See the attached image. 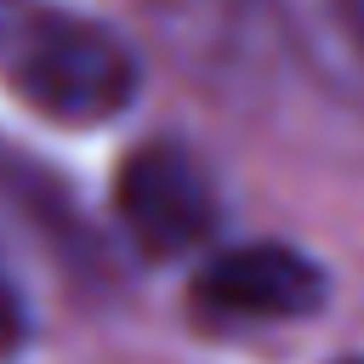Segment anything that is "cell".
Wrapping results in <instances>:
<instances>
[{"label":"cell","mask_w":364,"mask_h":364,"mask_svg":"<svg viewBox=\"0 0 364 364\" xmlns=\"http://www.w3.org/2000/svg\"><path fill=\"white\" fill-rule=\"evenodd\" d=\"M324 301V267L290 245H233L193 279L205 318H301Z\"/></svg>","instance_id":"obj_3"},{"label":"cell","mask_w":364,"mask_h":364,"mask_svg":"<svg viewBox=\"0 0 364 364\" xmlns=\"http://www.w3.org/2000/svg\"><path fill=\"white\" fill-rule=\"evenodd\" d=\"M353 364H364V358H353Z\"/></svg>","instance_id":"obj_7"},{"label":"cell","mask_w":364,"mask_h":364,"mask_svg":"<svg viewBox=\"0 0 364 364\" xmlns=\"http://www.w3.org/2000/svg\"><path fill=\"white\" fill-rule=\"evenodd\" d=\"M114 210H119L125 233L136 239V250L154 256V262H165V256L193 250L210 233L216 193H210L205 165L182 142H142L119 165Z\"/></svg>","instance_id":"obj_2"},{"label":"cell","mask_w":364,"mask_h":364,"mask_svg":"<svg viewBox=\"0 0 364 364\" xmlns=\"http://www.w3.org/2000/svg\"><path fill=\"white\" fill-rule=\"evenodd\" d=\"M159 6L176 17V34L188 28L193 40H199V34H222V28L233 34L239 17L250 11V0H159Z\"/></svg>","instance_id":"obj_5"},{"label":"cell","mask_w":364,"mask_h":364,"mask_svg":"<svg viewBox=\"0 0 364 364\" xmlns=\"http://www.w3.org/2000/svg\"><path fill=\"white\" fill-rule=\"evenodd\" d=\"M301 28H307V40L324 46L330 74H358L364 68V0H313Z\"/></svg>","instance_id":"obj_4"},{"label":"cell","mask_w":364,"mask_h":364,"mask_svg":"<svg viewBox=\"0 0 364 364\" xmlns=\"http://www.w3.org/2000/svg\"><path fill=\"white\" fill-rule=\"evenodd\" d=\"M0 80L57 125H102L136 91L125 40L51 0H0Z\"/></svg>","instance_id":"obj_1"},{"label":"cell","mask_w":364,"mask_h":364,"mask_svg":"<svg viewBox=\"0 0 364 364\" xmlns=\"http://www.w3.org/2000/svg\"><path fill=\"white\" fill-rule=\"evenodd\" d=\"M23 336H28V307H23V290L11 284V273L0 267V353H11Z\"/></svg>","instance_id":"obj_6"}]
</instances>
